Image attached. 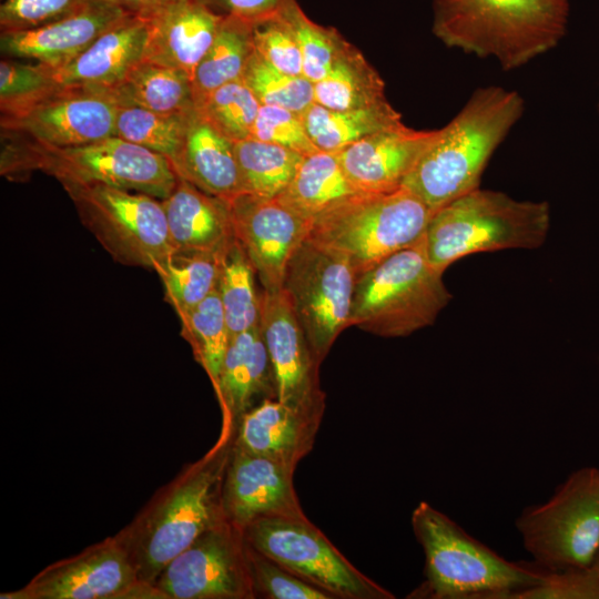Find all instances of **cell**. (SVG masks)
<instances>
[{"mask_svg":"<svg viewBox=\"0 0 599 599\" xmlns=\"http://www.w3.org/2000/svg\"><path fill=\"white\" fill-rule=\"evenodd\" d=\"M237 425L222 419L210 450L160 488L116 535L139 581L154 587L164 567L206 529L225 518L222 488Z\"/></svg>","mask_w":599,"mask_h":599,"instance_id":"6da1fadb","label":"cell"},{"mask_svg":"<svg viewBox=\"0 0 599 599\" xmlns=\"http://www.w3.org/2000/svg\"><path fill=\"white\" fill-rule=\"evenodd\" d=\"M145 17L144 60L182 70L192 79L224 18L202 0H179Z\"/></svg>","mask_w":599,"mask_h":599,"instance_id":"7402d4cb","label":"cell"},{"mask_svg":"<svg viewBox=\"0 0 599 599\" xmlns=\"http://www.w3.org/2000/svg\"><path fill=\"white\" fill-rule=\"evenodd\" d=\"M128 14L110 1L91 0L81 9L47 24L23 31L1 32V52L55 68L82 53Z\"/></svg>","mask_w":599,"mask_h":599,"instance_id":"d6986e66","label":"cell"},{"mask_svg":"<svg viewBox=\"0 0 599 599\" xmlns=\"http://www.w3.org/2000/svg\"><path fill=\"white\" fill-rule=\"evenodd\" d=\"M91 0H1V32L33 29L63 18Z\"/></svg>","mask_w":599,"mask_h":599,"instance_id":"ee69618b","label":"cell"},{"mask_svg":"<svg viewBox=\"0 0 599 599\" xmlns=\"http://www.w3.org/2000/svg\"><path fill=\"white\" fill-rule=\"evenodd\" d=\"M223 253L173 251L154 267L179 317L216 291Z\"/></svg>","mask_w":599,"mask_h":599,"instance_id":"1f68e13d","label":"cell"},{"mask_svg":"<svg viewBox=\"0 0 599 599\" xmlns=\"http://www.w3.org/2000/svg\"><path fill=\"white\" fill-rule=\"evenodd\" d=\"M216 13L250 23L280 16L292 0H202Z\"/></svg>","mask_w":599,"mask_h":599,"instance_id":"f6af8a7d","label":"cell"},{"mask_svg":"<svg viewBox=\"0 0 599 599\" xmlns=\"http://www.w3.org/2000/svg\"><path fill=\"white\" fill-rule=\"evenodd\" d=\"M358 193L347 177L337 153L317 151L304 156L292 182L277 197L313 222Z\"/></svg>","mask_w":599,"mask_h":599,"instance_id":"83f0119b","label":"cell"},{"mask_svg":"<svg viewBox=\"0 0 599 599\" xmlns=\"http://www.w3.org/2000/svg\"><path fill=\"white\" fill-rule=\"evenodd\" d=\"M118 104L105 92L61 87L29 108L0 118L3 139L69 148L115 135Z\"/></svg>","mask_w":599,"mask_h":599,"instance_id":"9a60e30c","label":"cell"},{"mask_svg":"<svg viewBox=\"0 0 599 599\" xmlns=\"http://www.w3.org/2000/svg\"><path fill=\"white\" fill-rule=\"evenodd\" d=\"M247 544L333 599H393L305 518H261L244 528Z\"/></svg>","mask_w":599,"mask_h":599,"instance_id":"8fae6325","label":"cell"},{"mask_svg":"<svg viewBox=\"0 0 599 599\" xmlns=\"http://www.w3.org/2000/svg\"><path fill=\"white\" fill-rule=\"evenodd\" d=\"M191 112L163 114L138 106H118L115 136L165 156L173 166L182 148Z\"/></svg>","mask_w":599,"mask_h":599,"instance_id":"d590c367","label":"cell"},{"mask_svg":"<svg viewBox=\"0 0 599 599\" xmlns=\"http://www.w3.org/2000/svg\"><path fill=\"white\" fill-rule=\"evenodd\" d=\"M439 131L415 130L403 123L368 135L337 155L347 177L359 192H389L402 187Z\"/></svg>","mask_w":599,"mask_h":599,"instance_id":"ffe728a7","label":"cell"},{"mask_svg":"<svg viewBox=\"0 0 599 599\" xmlns=\"http://www.w3.org/2000/svg\"><path fill=\"white\" fill-rule=\"evenodd\" d=\"M429 261L425 235L356 278L351 326L400 337L432 325L451 294Z\"/></svg>","mask_w":599,"mask_h":599,"instance_id":"52a82bcc","label":"cell"},{"mask_svg":"<svg viewBox=\"0 0 599 599\" xmlns=\"http://www.w3.org/2000/svg\"><path fill=\"white\" fill-rule=\"evenodd\" d=\"M253 42L255 51L275 69L304 77L300 45L281 14L253 23Z\"/></svg>","mask_w":599,"mask_h":599,"instance_id":"b9f144b4","label":"cell"},{"mask_svg":"<svg viewBox=\"0 0 599 599\" xmlns=\"http://www.w3.org/2000/svg\"><path fill=\"white\" fill-rule=\"evenodd\" d=\"M248 560L256 598L333 599L327 592L295 576L250 545Z\"/></svg>","mask_w":599,"mask_h":599,"instance_id":"60d3db41","label":"cell"},{"mask_svg":"<svg viewBox=\"0 0 599 599\" xmlns=\"http://www.w3.org/2000/svg\"><path fill=\"white\" fill-rule=\"evenodd\" d=\"M412 528L425 555V580L408 598L512 599L547 580L548 570L505 559L426 501L414 509Z\"/></svg>","mask_w":599,"mask_h":599,"instance_id":"277c9868","label":"cell"},{"mask_svg":"<svg viewBox=\"0 0 599 599\" xmlns=\"http://www.w3.org/2000/svg\"><path fill=\"white\" fill-rule=\"evenodd\" d=\"M260 327L272 364L277 399L321 424L326 395L317 362L283 290L261 293Z\"/></svg>","mask_w":599,"mask_h":599,"instance_id":"2e32d148","label":"cell"},{"mask_svg":"<svg viewBox=\"0 0 599 599\" xmlns=\"http://www.w3.org/2000/svg\"><path fill=\"white\" fill-rule=\"evenodd\" d=\"M148 38V18L129 13L82 53L49 68L62 87L109 91L144 59Z\"/></svg>","mask_w":599,"mask_h":599,"instance_id":"44dd1931","label":"cell"},{"mask_svg":"<svg viewBox=\"0 0 599 599\" xmlns=\"http://www.w3.org/2000/svg\"><path fill=\"white\" fill-rule=\"evenodd\" d=\"M1 599H161L154 587L139 581L125 549L115 536L55 561L24 587Z\"/></svg>","mask_w":599,"mask_h":599,"instance_id":"5bb4252c","label":"cell"},{"mask_svg":"<svg viewBox=\"0 0 599 599\" xmlns=\"http://www.w3.org/2000/svg\"><path fill=\"white\" fill-rule=\"evenodd\" d=\"M356 278L343 254L308 237L287 264L282 290L319 364L351 326Z\"/></svg>","mask_w":599,"mask_h":599,"instance_id":"7c38bea8","label":"cell"},{"mask_svg":"<svg viewBox=\"0 0 599 599\" xmlns=\"http://www.w3.org/2000/svg\"><path fill=\"white\" fill-rule=\"evenodd\" d=\"M82 224L114 261L154 270L173 247L162 201L106 185H64Z\"/></svg>","mask_w":599,"mask_h":599,"instance_id":"30bf717a","label":"cell"},{"mask_svg":"<svg viewBox=\"0 0 599 599\" xmlns=\"http://www.w3.org/2000/svg\"><path fill=\"white\" fill-rule=\"evenodd\" d=\"M37 171L62 186L100 184L159 200L167 197L177 181L169 159L115 135L69 148L6 139L1 175L13 180Z\"/></svg>","mask_w":599,"mask_h":599,"instance_id":"5b68a950","label":"cell"},{"mask_svg":"<svg viewBox=\"0 0 599 599\" xmlns=\"http://www.w3.org/2000/svg\"><path fill=\"white\" fill-rule=\"evenodd\" d=\"M293 31L303 58V75L316 83L329 72L339 53L349 43L331 27L311 20L296 0H292L281 12Z\"/></svg>","mask_w":599,"mask_h":599,"instance_id":"8d00e7d4","label":"cell"},{"mask_svg":"<svg viewBox=\"0 0 599 599\" xmlns=\"http://www.w3.org/2000/svg\"><path fill=\"white\" fill-rule=\"evenodd\" d=\"M319 425L277 398L266 399L241 418L235 443L296 469L313 449Z\"/></svg>","mask_w":599,"mask_h":599,"instance_id":"484cf974","label":"cell"},{"mask_svg":"<svg viewBox=\"0 0 599 599\" xmlns=\"http://www.w3.org/2000/svg\"><path fill=\"white\" fill-rule=\"evenodd\" d=\"M243 193L280 196L292 182L304 154L294 150L246 139L234 142Z\"/></svg>","mask_w":599,"mask_h":599,"instance_id":"d6a6232c","label":"cell"},{"mask_svg":"<svg viewBox=\"0 0 599 599\" xmlns=\"http://www.w3.org/2000/svg\"><path fill=\"white\" fill-rule=\"evenodd\" d=\"M105 92L119 106H138L163 114H184L196 109L192 78L187 73L144 59Z\"/></svg>","mask_w":599,"mask_h":599,"instance_id":"4316f807","label":"cell"},{"mask_svg":"<svg viewBox=\"0 0 599 599\" xmlns=\"http://www.w3.org/2000/svg\"><path fill=\"white\" fill-rule=\"evenodd\" d=\"M161 201L173 251L223 253L235 240L229 203L187 180Z\"/></svg>","mask_w":599,"mask_h":599,"instance_id":"cb8c5ba5","label":"cell"},{"mask_svg":"<svg viewBox=\"0 0 599 599\" xmlns=\"http://www.w3.org/2000/svg\"><path fill=\"white\" fill-rule=\"evenodd\" d=\"M384 101L385 82L352 43L339 53L327 75L314 83V102L327 109L351 110Z\"/></svg>","mask_w":599,"mask_h":599,"instance_id":"4dcf8cb0","label":"cell"},{"mask_svg":"<svg viewBox=\"0 0 599 599\" xmlns=\"http://www.w3.org/2000/svg\"><path fill=\"white\" fill-rule=\"evenodd\" d=\"M61 87L48 65L2 59L0 62L1 116L18 113Z\"/></svg>","mask_w":599,"mask_h":599,"instance_id":"ab89813d","label":"cell"},{"mask_svg":"<svg viewBox=\"0 0 599 599\" xmlns=\"http://www.w3.org/2000/svg\"><path fill=\"white\" fill-rule=\"evenodd\" d=\"M213 387L222 419L236 425L255 406L277 398L275 377L260 323L231 337Z\"/></svg>","mask_w":599,"mask_h":599,"instance_id":"603a6c76","label":"cell"},{"mask_svg":"<svg viewBox=\"0 0 599 599\" xmlns=\"http://www.w3.org/2000/svg\"><path fill=\"white\" fill-rule=\"evenodd\" d=\"M227 203L234 236L258 275L263 291H281L287 264L308 236L312 222L278 197L240 193Z\"/></svg>","mask_w":599,"mask_h":599,"instance_id":"e0dca14e","label":"cell"},{"mask_svg":"<svg viewBox=\"0 0 599 599\" xmlns=\"http://www.w3.org/2000/svg\"><path fill=\"white\" fill-rule=\"evenodd\" d=\"M522 545L548 571L582 569L599 554V468L575 470L552 497L516 519Z\"/></svg>","mask_w":599,"mask_h":599,"instance_id":"9c48e42d","label":"cell"},{"mask_svg":"<svg viewBox=\"0 0 599 599\" xmlns=\"http://www.w3.org/2000/svg\"><path fill=\"white\" fill-rule=\"evenodd\" d=\"M255 270L236 238L221 258L216 291L231 337L260 323L261 294L256 292Z\"/></svg>","mask_w":599,"mask_h":599,"instance_id":"836d02e7","label":"cell"},{"mask_svg":"<svg viewBox=\"0 0 599 599\" xmlns=\"http://www.w3.org/2000/svg\"><path fill=\"white\" fill-rule=\"evenodd\" d=\"M303 119L317 150L331 153H338L368 135L403 124L402 115L388 100L351 110H332L313 103L303 113Z\"/></svg>","mask_w":599,"mask_h":599,"instance_id":"f1b7e54d","label":"cell"},{"mask_svg":"<svg viewBox=\"0 0 599 599\" xmlns=\"http://www.w3.org/2000/svg\"><path fill=\"white\" fill-rule=\"evenodd\" d=\"M550 227L546 201H518L476 189L432 214L425 232L430 263L440 272L467 255L507 248H537Z\"/></svg>","mask_w":599,"mask_h":599,"instance_id":"8992f818","label":"cell"},{"mask_svg":"<svg viewBox=\"0 0 599 599\" xmlns=\"http://www.w3.org/2000/svg\"><path fill=\"white\" fill-rule=\"evenodd\" d=\"M568 0H433L432 31L446 47L521 68L567 32Z\"/></svg>","mask_w":599,"mask_h":599,"instance_id":"3957f363","label":"cell"},{"mask_svg":"<svg viewBox=\"0 0 599 599\" xmlns=\"http://www.w3.org/2000/svg\"><path fill=\"white\" fill-rule=\"evenodd\" d=\"M179 318L182 336L190 343L195 359L214 385L231 341L217 291Z\"/></svg>","mask_w":599,"mask_h":599,"instance_id":"e575fe53","label":"cell"},{"mask_svg":"<svg viewBox=\"0 0 599 599\" xmlns=\"http://www.w3.org/2000/svg\"><path fill=\"white\" fill-rule=\"evenodd\" d=\"M294 471L234 443L222 488L225 517L243 529L261 518L307 517L294 487Z\"/></svg>","mask_w":599,"mask_h":599,"instance_id":"ac0fdd59","label":"cell"},{"mask_svg":"<svg viewBox=\"0 0 599 599\" xmlns=\"http://www.w3.org/2000/svg\"><path fill=\"white\" fill-rule=\"evenodd\" d=\"M251 138L304 155L318 151L308 135L303 114L275 105L261 104Z\"/></svg>","mask_w":599,"mask_h":599,"instance_id":"7bdbcfd3","label":"cell"},{"mask_svg":"<svg viewBox=\"0 0 599 599\" xmlns=\"http://www.w3.org/2000/svg\"><path fill=\"white\" fill-rule=\"evenodd\" d=\"M254 51L253 24L234 17H224L192 79L196 108L220 87L242 80Z\"/></svg>","mask_w":599,"mask_h":599,"instance_id":"f546056e","label":"cell"},{"mask_svg":"<svg viewBox=\"0 0 599 599\" xmlns=\"http://www.w3.org/2000/svg\"><path fill=\"white\" fill-rule=\"evenodd\" d=\"M591 568H592L593 571L596 572V575H597V577H598V580H599V554H598V556L596 557L595 561L592 562Z\"/></svg>","mask_w":599,"mask_h":599,"instance_id":"7dc6e473","label":"cell"},{"mask_svg":"<svg viewBox=\"0 0 599 599\" xmlns=\"http://www.w3.org/2000/svg\"><path fill=\"white\" fill-rule=\"evenodd\" d=\"M175 173L203 192L230 201L243 193L234 142L223 135L201 112L187 120Z\"/></svg>","mask_w":599,"mask_h":599,"instance_id":"d4e9b609","label":"cell"},{"mask_svg":"<svg viewBox=\"0 0 599 599\" xmlns=\"http://www.w3.org/2000/svg\"><path fill=\"white\" fill-rule=\"evenodd\" d=\"M129 13L146 16L179 0H106Z\"/></svg>","mask_w":599,"mask_h":599,"instance_id":"bcb514c9","label":"cell"},{"mask_svg":"<svg viewBox=\"0 0 599 599\" xmlns=\"http://www.w3.org/2000/svg\"><path fill=\"white\" fill-rule=\"evenodd\" d=\"M433 212L405 187L361 192L313 220L308 238L343 254L357 277L420 241Z\"/></svg>","mask_w":599,"mask_h":599,"instance_id":"ba28073f","label":"cell"},{"mask_svg":"<svg viewBox=\"0 0 599 599\" xmlns=\"http://www.w3.org/2000/svg\"><path fill=\"white\" fill-rule=\"evenodd\" d=\"M525 112L515 90L488 85L471 93L403 182L434 213L479 187L489 159Z\"/></svg>","mask_w":599,"mask_h":599,"instance_id":"7a4b0ae2","label":"cell"},{"mask_svg":"<svg viewBox=\"0 0 599 599\" xmlns=\"http://www.w3.org/2000/svg\"><path fill=\"white\" fill-rule=\"evenodd\" d=\"M242 81L262 105H275L303 114L314 102V83L305 77L281 72L253 52Z\"/></svg>","mask_w":599,"mask_h":599,"instance_id":"74e56055","label":"cell"},{"mask_svg":"<svg viewBox=\"0 0 599 599\" xmlns=\"http://www.w3.org/2000/svg\"><path fill=\"white\" fill-rule=\"evenodd\" d=\"M153 586L161 599H255L244 529L223 518L171 560Z\"/></svg>","mask_w":599,"mask_h":599,"instance_id":"4fadbf2b","label":"cell"},{"mask_svg":"<svg viewBox=\"0 0 599 599\" xmlns=\"http://www.w3.org/2000/svg\"><path fill=\"white\" fill-rule=\"evenodd\" d=\"M261 103L242 81L226 83L213 91L196 109L233 142L251 138Z\"/></svg>","mask_w":599,"mask_h":599,"instance_id":"f35d334b","label":"cell"}]
</instances>
